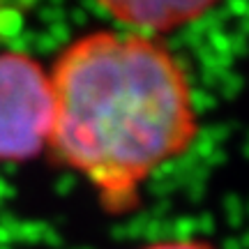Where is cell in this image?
Wrapping results in <instances>:
<instances>
[{"instance_id": "cell-1", "label": "cell", "mask_w": 249, "mask_h": 249, "mask_svg": "<svg viewBox=\"0 0 249 249\" xmlns=\"http://www.w3.org/2000/svg\"><path fill=\"white\" fill-rule=\"evenodd\" d=\"M49 74V148L113 213L134 208L152 173L196 141L198 111L187 71L152 37L88 33L67 44Z\"/></svg>"}, {"instance_id": "cell-2", "label": "cell", "mask_w": 249, "mask_h": 249, "mask_svg": "<svg viewBox=\"0 0 249 249\" xmlns=\"http://www.w3.org/2000/svg\"><path fill=\"white\" fill-rule=\"evenodd\" d=\"M51 74L30 53L0 51V161H28L49 145Z\"/></svg>"}, {"instance_id": "cell-3", "label": "cell", "mask_w": 249, "mask_h": 249, "mask_svg": "<svg viewBox=\"0 0 249 249\" xmlns=\"http://www.w3.org/2000/svg\"><path fill=\"white\" fill-rule=\"evenodd\" d=\"M129 33L152 37L203 18L219 0H95Z\"/></svg>"}, {"instance_id": "cell-4", "label": "cell", "mask_w": 249, "mask_h": 249, "mask_svg": "<svg viewBox=\"0 0 249 249\" xmlns=\"http://www.w3.org/2000/svg\"><path fill=\"white\" fill-rule=\"evenodd\" d=\"M139 249H217V247L205 240H196V238H171V240L148 242V245H143Z\"/></svg>"}]
</instances>
